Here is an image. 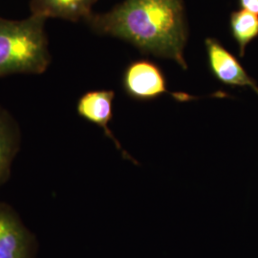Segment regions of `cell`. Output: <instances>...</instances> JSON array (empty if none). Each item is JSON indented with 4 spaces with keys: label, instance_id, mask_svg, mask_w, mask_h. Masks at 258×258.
I'll list each match as a JSON object with an SVG mask.
<instances>
[{
    "label": "cell",
    "instance_id": "6da1fadb",
    "mask_svg": "<svg viewBox=\"0 0 258 258\" xmlns=\"http://www.w3.org/2000/svg\"><path fill=\"white\" fill-rule=\"evenodd\" d=\"M93 32L120 38L143 54L174 60L182 69L188 37L183 0H123L84 20Z\"/></svg>",
    "mask_w": 258,
    "mask_h": 258
},
{
    "label": "cell",
    "instance_id": "7a4b0ae2",
    "mask_svg": "<svg viewBox=\"0 0 258 258\" xmlns=\"http://www.w3.org/2000/svg\"><path fill=\"white\" fill-rule=\"evenodd\" d=\"M45 21L35 15L22 20L0 18V77L46 71L51 55Z\"/></svg>",
    "mask_w": 258,
    "mask_h": 258
},
{
    "label": "cell",
    "instance_id": "3957f363",
    "mask_svg": "<svg viewBox=\"0 0 258 258\" xmlns=\"http://www.w3.org/2000/svg\"><path fill=\"white\" fill-rule=\"evenodd\" d=\"M121 85L130 99L137 102H150L163 95H170L177 102H189L198 99L184 92H170L167 89L166 75L156 62L137 59L124 69Z\"/></svg>",
    "mask_w": 258,
    "mask_h": 258
},
{
    "label": "cell",
    "instance_id": "277c9868",
    "mask_svg": "<svg viewBox=\"0 0 258 258\" xmlns=\"http://www.w3.org/2000/svg\"><path fill=\"white\" fill-rule=\"evenodd\" d=\"M37 240L9 205L0 202V258H35Z\"/></svg>",
    "mask_w": 258,
    "mask_h": 258
},
{
    "label": "cell",
    "instance_id": "5b68a950",
    "mask_svg": "<svg viewBox=\"0 0 258 258\" xmlns=\"http://www.w3.org/2000/svg\"><path fill=\"white\" fill-rule=\"evenodd\" d=\"M205 46L210 71L216 80L231 87H249L258 95L257 83L235 55L212 37L206 38Z\"/></svg>",
    "mask_w": 258,
    "mask_h": 258
},
{
    "label": "cell",
    "instance_id": "8992f818",
    "mask_svg": "<svg viewBox=\"0 0 258 258\" xmlns=\"http://www.w3.org/2000/svg\"><path fill=\"white\" fill-rule=\"evenodd\" d=\"M115 98V92L113 90H92L84 93L79 99L77 103V112L80 117H82L91 123H94L101 127L107 138L113 141L121 152L125 160L132 161L135 165L138 163L129 155L128 153L121 148L119 141L115 138L111 129L109 122L113 118V101Z\"/></svg>",
    "mask_w": 258,
    "mask_h": 258
},
{
    "label": "cell",
    "instance_id": "52a82bcc",
    "mask_svg": "<svg viewBox=\"0 0 258 258\" xmlns=\"http://www.w3.org/2000/svg\"><path fill=\"white\" fill-rule=\"evenodd\" d=\"M98 0H31V14L44 19H61L72 22L85 20Z\"/></svg>",
    "mask_w": 258,
    "mask_h": 258
},
{
    "label": "cell",
    "instance_id": "ba28073f",
    "mask_svg": "<svg viewBox=\"0 0 258 258\" xmlns=\"http://www.w3.org/2000/svg\"><path fill=\"white\" fill-rule=\"evenodd\" d=\"M21 135L17 121L8 111L0 106V185L11 174L12 165L20 148Z\"/></svg>",
    "mask_w": 258,
    "mask_h": 258
},
{
    "label": "cell",
    "instance_id": "9c48e42d",
    "mask_svg": "<svg viewBox=\"0 0 258 258\" xmlns=\"http://www.w3.org/2000/svg\"><path fill=\"white\" fill-rule=\"evenodd\" d=\"M230 27L231 36L238 45L239 55L243 57L247 46L258 37V16L244 10L232 12Z\"/></svg>",
    "mask_w": 258,
    "mask_h": 258
},
{
    "label": "cell",
    "instance_id": "30bf717a",
    "mask_svg": "<svg viewBox=\"0 0 258 258\" xmlns=\"http://www.w3.org/2000/svg\"><path fill=\"white\" fill-rule=\"evenodd\" d=\"M241 9L258 16V0H238Z\"/></svg>",
    "mask_w": 258,
    "mask_h": 258
}]
</instances>
